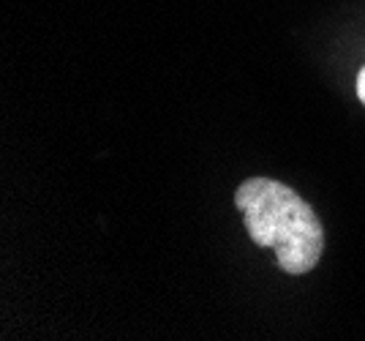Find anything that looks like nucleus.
Wrapping results in <instances>:
<instances>
[{"instance_id": "f257e3e1", "label": "nucleus", "mask_w": 365, "mask_h": 341, "mask_svg": "<svg viewBox=\"0 0 365 341\" xmlns=\"http://www.w3.org/2000/svg\"><path fill=\"white\" fill-rule=\"evenodd\" d=\"M245 233L259 248H270L289 276H305L324 254V227L314 208L281 180L248 178L235 191Z\"/></svg>"}, {"instance_id": "f03ea898", "label": "nucleus", "mask_w": 365, "mask_h": 341, "mask_svg": "<svg viewBox=\"0 0 365 341\" xmlns=\"http://www.w3.org/2000/svg\"><path fill=\"white\" fill-rule=\"evenodd\" d=\"M357 96H360V101L365 104V66L360 68V74H357Z\"/></svg>"}]
</instances>
